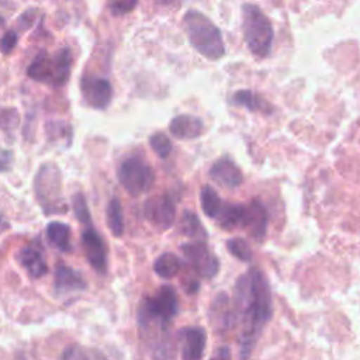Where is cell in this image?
<instances>
[{
	"label": "cell",
	"mask_w": 360,
	"mask_h": 360,
	"mask_svg": "<svg viewBox=\"0 0 360 360\" xmlns=\"http://www.w3.org/2000/svg\"><path fill=\"white\" fill-rule=\"evenodd\" d=\"M35 11L37 10H25V13H22L21 15H20V18H18V25L21 27V28H28L31 24H32V21H34V17H35Z\"/></svg>",
	"instance_id": "33"
},
{
	"label": "cell",
	"mask_w": 360,
	"mask_h": 360,
	"mask_svg": "<svg viewBox=\"0 0 360 360\" xmlns=\"http://www.w3.org/2000/svg\"><path fill=\"white\" fill-rule=\"evenodd\" d=\"M269 224V212L266 207L259 201L253 200L246 205V217H245V226L249 229L255 239H262L266 233V228Z\"/></svg>",
	"instance_id": "16"
},
{
	"label": "cell",
	"mask_w": 360,
	"mask_h": 360,
	"mask_svg": "<svg viewBox=\"0 0 360 360\" xmlns=\"http://www.w3.org/2000/svg\"><path fill=\"white\" fill-rule=\"evenodd\" d=\"M80 91L84 101L97 110L105 108L112 98L111 83L96 75H84L80 80Z\"/></svg>",
	"instance_id": "9"
},
{
	"label": "cell",
	"mask_w": 360,
	"mask_h": 360,
	"mask_svg": "<svg viewBox=\"0 0 360 360\" xmlns=\"http://www.w3.org/2000/svg\"><path fill=\"white\" fill-rule=\"evenodd\" d=\"M202 120L190 114H180L169 124L170 134L177 139H195L202 134Z\"/></svg>",
	"instance_id": "15"
},
{
	"label": "cell",
	"mask_w": 360,
	"mask_h": 360,
	"mask_svg": "<svg viewBox=\"0 0 360 360\" xmlns=\"http://www.w3.org/2000/svg\"><path fill=\"white\" fill-rule=\"evenodd\" d=\"M62 360H107V357L97 349L72 345L65 349Z\"/></svg>",
	"instance_id": "25"
},
{
	"label": "cell",
	"mask_w": 360,
	"mask_h": 360,
	"mask_svg": "<svg viewBox=\"0 0 360 360\" xmlns=\"http://www.w3.org/2000/svg\"><path fill=\"white\" fill-rule=\"evenodd\" d=\"M149 143L152 150L160 158V159H166L170 153H172V142L169 139V136L163 132H155L150 135L149 138Z\"/></svg>",
	"instance_id": "28"
},
{
	"label": "cell",
	"mask_w": 360,
	"mask_h": 360,
	"mask_svg": "<svg viewBox=\"0 0 360 360\" xmlns=\"http://www.w3.org/2000/svg\"><path fill=\"white\" fill-rule=\"evenodd\" d=\"M17 122H18V114H17V110L14 108H7V110H3L0 112V128L11 135V132L15 129L17 127Z\"/></svg>",
	"instance_id": "29"
},
{
	"label": "cell",
	"mask_w": 360,
	"mask_h": 360,
	"mask_svg": "<svg viewBox=\"0 0 360 360\" xmlns=\"http://www.w3.org/2000/svg\"><path fill=\"white\" fill-rule=\"evenodd\" d=\"M143 214L149 222L160 229H167L173 225L176 218V207L169 194L153 195L146 200Z\"/></svg>",
	"instance_id": "11"
},
{
	"label": "cell",
	"mask_w": 360,
	"mask_h": 360,
	"mask_svg": "<svg viewBox=\"0 0 360 360\" xmlns=\"http://www.w3.org/2000/svg\"><path fill=\"white\" fill-rule=\"evenodd\" d=\"M108 6L114 15H122V14L132 11V8H135L138 6V3L136 1H115V3H110Z\"/></svg>",
	"instance_id": "32"
},
{
	"label": "cell",
	"mask_w": 360,
	"mask_h": 360,
	"mask_svg": "<svg viewBox=\"0 0 360 360\" xmlns=\"http://www.w3.org/2000/svg\"><path fill=\"white\" fill-rule=\"evenodd\" d=\"M181 360H202L207 333L201 326H184L176 335Z\"/></svg>",
	"instance_id": "10"
},
{
	"label": "cell",
	"mask_w": 360,
	"mask_h": 360,
	"mask_svg": "<svg viewBox=\"0 0 360 360\" xmlns=\"http://www.w3.org/2000/svg\"><path fill=\"white\" fill-rule=\"evenodd\" d=\"M271 315L273 298L269 281L262 270L250 269L236 280L231 308V328L238 329L239 360L250 359Z\"/></svg>",
	"instance_id": "1"
},
{
	"label": "cell",
	"mask_w": 360,
	"mask_h": 360,
	"mask_svg": "<svg viewBox=\"0 0 360 360\" xmlns=\"http://www.w3.org/2000/svg\"><path fill=\"white\" fill-rule=\"evenodd\" d=\"M17 42H18V32L15 30H8L0 38V51L4 55H8L14 51Z\"/></svg>",
	"instance_id": "30"
},
{
	"label": "cell",
	"mask_w": 360,
	"mask_h": 360,
	"mask_svg": "<svg viewBox=\"0 0 360 360\" xmlns=\"http://www.w3.org/2000/svg\"><path fill=\"white\" fill-rule=\"evenodd\" d=\"M107 225L115 238L124 233V214L118 197H112L107 205Z\"/></svg>",
	"instance_id": "23"
},
{
	"label": "cell",
	"mask_w": 360,
	"mask_h": 360,
	"mask_svg": "<svg viewBox=\"0 0 360 360\" xmlns=\"http://www.w3.org/2000/svg\"><path fill=\"white\" fill-rule=\"evenodd\" d=\"M72 207H73V212L76 219L87 226H91V215L86 202V198L82 193H76L72 197Z\"/></svg>",
	"instance_id": "27"
},
{
	"label": "cell",
	"mask_w": 360,
	"mask_h": 360,
	"mask_svg": "<svg viewBox=\"0 0 360 360\" xmlns=\"http://www.w3.org/2000/svg\"><path fill=\"white\" fill-rule=\"evenodd\" d=\"M53 285L58 294H70L76 291H83L87 287L83 276L77 270L66 264H59L56 267Z\"/></svg>",
	"instance_id": "14"
},
{
	"label": "cell",
	"mask_w": 360,
	"mask_h": 360,
	"mask_svg": "<svg viewBox=\"0 0 360 360\" xmlns=\"http://www.w3.org/2000/svg\"><path fill=\"white\" fill-rule=\"evenodd\" d=\"M82 245L89 264L97 273L104 274L107 270V249L100 233L93 226H87L82 232Z\"/></svg>",
	"instance_id": "12"
},
{
	"label": "cell",
	"mask_w": 360,
	"mask_h": 360,
	"mask_svg": "<svg viewBox=\"0 0 360 360\" xmlns=\"http://www.w3.org/2000/svg\"><path fill=\"white\" fill-rule=\"evenodd\" d=\"M117 176L121 186L134 197L146 193L155 181V174L150 165L143 158L136 155L128 156L120 163Z\"/></svg>",
	"instance_id": "7"
},
{
	"label": "cell",
	"mask_w": 360,
	"mask_h": 360,
	"mask_svg": "<svg viewBox=\"0 0 360 360\" xmlns=\"http://www.w3.org/2000/svg\"><path fill=\"white\" fill-rule=\"evenodd\" d=\"M179 314V297L172 285H162L153 295L145 297L138 309L142 330H155L163 336L173 318Z\"/></svg>",
	"instance_id": "2"
},
{
	"label": "cell",
	"mask_w": 360,
	"mask_h": 360,
	"mask_svg": "<svg viewBox=\"0 0 360 360\" xmlns=\"http://www.w3.org/2000/svg\"><path fill=\"white\" fill-rule=\"evenodd\" d=\"M72 69V52L69 48H60L53 53L41 51L27 68V75L39 83L53 87L63 86Z\"/></svg>",
	"instance_id": "4"
},
{
	"label": "cell",
	"mask_w": 360,
	"mask_h": 360,
	"mask_svg": "<svg viewBox=\"0 0 360 360\" xmlns=\"http://www.w3.org/2000/svg\"><path fill=\"white\" fill-rule=\"evenodd\" d=\"M242 31L248 49L257 58L269 55L273 44V25L269 17L255 4L242 6Z\"/></svg>",
	"instance_id": "5"
},
{
	"label": "cell",
	"mask_w": 360,
	"mask_h": 360,
	"mask_svg": "<svg viewBox=\"0 0 360 360\" xmlns=\"http://www.w3.org/2000/svg\"><path fill=\"white\" fill-rule=\"evenodd\" d=\"M180 232L190 238H197L198 240H202L207 238V232L202 228L200 218L195 215V212L184 210L180 217Z\"/></svg>",
	"instance_id": "22"
},
{
	"label": "cell",
	"mask_w": 360,
	"mask_h": 360,
	"mask_svg": "<svg viewBox=\"0 0 360 360\" xmlns=\"http://www.w3.org/2000/svg\"><path fill=\"white\" fill-rule=\"evenodd\" d=\"M181 267V262L177 255L172 252L162 253L153 263L155 273L162 278H172L174 277Z\"/></svg>",
	"instance_id": "21"
},
{
	"label": "cell",
	"mask_w": 360,
	"mask_h": 360,
	"mask_svg": "<svg viewBox=\"0 0 360 360\" xmlns=\"http://www.w3.org/2000/svg\"><path fill=\"white\" fill-rule=\"evenodd\" d=\"M191 46L210 60H217L225 53V44L219 28L201 11L190 8L183 18Z\"/></svg>",
	"instance_id": "3"
},
{
	"label": "cell",
	"mask_w": 360,
	"mask_h": 360,
	"mask_svg": "<svg viewBox=\"0 0 360 360\" xmlns=\"http://www.w3.org/2000/svg\"><path fill=\"white\" fill-rule=\"evenodd\" d=\"M46 238L52 246H55L60 252H70V228L65 222L52 221L46 226Z\"/></svg>",
	"instance_id": "19"
},
{
	"label": "cell",
	"mask_w": 360,
	"mask_h": 360,
	"mask_svg": "<svg viewBox=\"0 0 360 360\" xmlns=\"http://www.w3.org/2000/svg\"><path fill=\"white\" fill-rule=\"evenodd\" d=\"M210 360H232L231 356V349L228 346H219L212 356L210 357Z\"/></svg>",
	"instance_id": "34"
},
{
	"label": "cell",
	"mask_w": 360,
	"mask_h": 360,
	"mask_svg": "<svg viewBox=\"0 0 360 360\" xmlns=\"http://www.w3.org/2000/svg\"><path fill=\"white\" fill-rule=\"evenodd\" d=\"M231 103L233 105L245 107L249 111H262L266 114H270V111H271V108L266 100H263L257 93H255L252 90H246V89L235 91L231 97Z\"/></svg>",
	"instance_id": "20"
},
{
	"label": "cell",
	"mask_w": 360,
	"mask_h": 360,
	"mask_svg": "<svg viewBox=\"0 0 360 360\" xmlns=\"http://www.w3.org/2000/svg\"><path fill=\"white\" fill-rule=\"evenodd\" d=\"M226 248L232 256L239 259L240 262H250L252 259V250L248 245V242L243 238H231L226 240Z\"/></svg>",
	"instance_id": "26"
},
{
	"label": "cell",
	"mask_w": 360,
	"mask_h": 360,
	"mask_svg": "<svg viewBox=\"0 0 360 360\" xmlns=\"http://www.w3.org/2000/svg\"><path fill=\"white\" fill-rule=\"evenodd\" d=\"M200 201H201L202 212L208 218H217V215L224 204L221 197L218 195V193L208 184L202 186V188L200 191Z\"/></svg>",
	"instance_id": "24"
},
{
	"label": "cell",
	"mask_w": 360,
	"mask_h": 360,
	"mask_svg": "<svg viewBox=\"0 0 360 360\" xmlns=\"http://www.w3.org/2000/svg\"><path fill=\"white\" fill-rule=\"evenodd\" d=\"M181 252L193 269L202 278H214L219 270L218 257L208 249L204 240L183 243Z\"/></svg>",
	"instance_id": "8"
},
{
	"label": "cell",
	"mask_w": 360,
	"mask_h": 360,
	"mask_svg": "<svg viewBox=\"0 0 360 360\" xmlns=\"http://www.w3.org/2000/svg\"><path fill=\"white\" fill-rule=\"evenodd\" d=\"M34 190L45 214L66 211L62 195V174L55 163L48 162L39 166L34 179Z\"/></svg>",
	"instance_id": "6"
},
{
	"label": "cell",
	"mask_w": 360,
	"mask_h": 360,
	"mask_svg": "<svg viewBox=\"0 0 360 360\" xmlns=\"http://www.w3.org/2000/svg\"><path fill=\"white\" fill-rule=\"evenodd\" d=\"M60 125H62V122H49L48 125H46V131H48V136L51 138V139H59V138H72V131H70V127L66 124V127L62 129V131H59L60 129Z\"/></svg>",
	"instance_id": "31"
},
{
	"label": "cell",
	"mask_w": 360,
	"mask_h": 360,
	"mask_svg": "<svg viewBox=\"0 0 360 360\" xmlns=\"http://www.w3.org/2000/svg\"><path fill=\"white\" fill-rule=\"evenodd\" d=\"M13 162V153L10 150L0 152V170H10Z\"/></svg>",
	"instance_id": "35"
},
{
	"label": "cell",
	"mask_w": 360,
	"mask_h": 360,
	"mask_svg": "<svg viewBox=\"0 0 360 360\" xmlns=\"http://www.w3.org/2000/svg\"><path fill=\"white\" fill-rule=\"evenodd\" d=\"M245 217H246V205L225 202L222 204L217 215V219L222 229L232 231L235 228L245 226Z\"/></svg>",
	"instance_id": "18"
},
{
	"label": "cell",
	"mask_w": 360,
	"mask_h": 360,
	"mask_svg": "<svg viewBox=\"0 0 360 360\" xmlns=\"http://www.w3.org/2000/svg\"><path fill=\"white\" fill-rule=\"evenodd\" d=\"M4 25V18L0 15V28Z\"/></svg>",
	"instance_id": "36"
},
{
	"label": "cell",
	"mask_w": 360,
	"mask_h": 360,
	"mask_svg": "<svg viewBox=\"0 0 360 360\" xmlns=\"http://www.w3.org/2000/svg\"><path fill=\"white\" fill-rule=\"evenodd\" d=\"M17 262L32 278H39L48 273V264L42 253L32 246H24L17 252Z\"/></svg>",
	"instance_id": "17"
},
{
	"label": "cell",
	"mask_w": 360,
	"mask_h": 360,
	"mask_svg": "<svg viewBox=\"0 0 360 360\" xmlns=\"http://www.w3.org/2000/svg\"><path fill=\"white\" fill-rule=\"evenodd\" d=\"M210 176L222 187L235 188L242 184L243 176L240 169L228 158L218 159L210 169Z\"/></svg>",
	"instance_id": "13"
}]
</instances>
